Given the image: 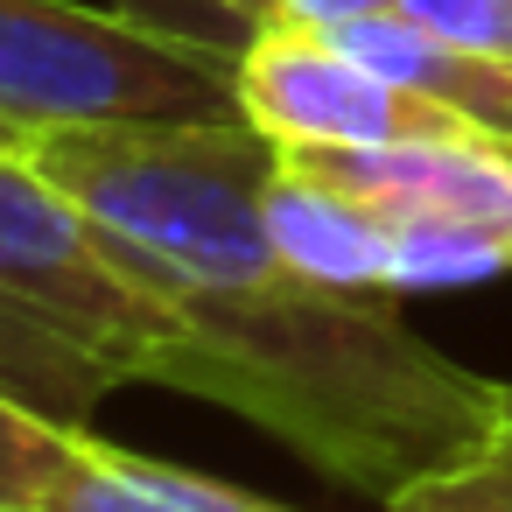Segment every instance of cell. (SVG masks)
<instances>
[{"mask_svg":"<svg viewBox=\"0 0 512 512\" xmlns=\"http://www.w3.org/2000/svg\"><path fill=\"white\" fill-rule=\"evenodd\" d=\"M29 155L183 323L169 386L246 414L344 491L386 505L498 421L505 379L435 351L407 295L337 288L274 246L260 183L281 148L260 127H71Z\"/></svg>","mask_w":512,"mask_h":512,"instance_id":"6da1fadb","label":"cell"},{"mask_svg":"<svg viewBox=\"0 0 512 512\" xmlns=\"http://www.w3.org/2000/svg\"><path fill=\"white\" fill-rule=\"evenodd\" d=\"M183 323L106 253L85 204L29 155H0V393L92 428L120 386H169Z\"/></svg>","mask_w":512,"mask_h":512,"instance_id":"7a4b0ae2","label":"cell"},{"mask_svg":"<svg viewBox=\"0 0 512 512\" xmlns=\"http://www.w3.org/2000/svg\"><path fill=\"white\" fill-rule=\"evenodd\" d=\"M0 120L29 141L71 127H239V50L106 0H0Z\"/></svg>","mask_w":512,"mask_h":512,"instance_id":"3957f363","label":"cell"},{"mask_svg":"<svg viewBox=\"0 0 512 512\" xmlns=\"http://www.w3.org/2000/svg\"><path fill=\"white\" fill-rule=\"evenodd\" d=\"M239 106L274 148H379V141H442L477 134L449 106L372 71L330 29L267 22L239 50Z\"/></svg>","mask_w":512,"mask_h":512,"instance_id":"277c9868","label":"cell"},{"mask_svg":"<svg viewBox=\"0 0 512 512\" xmlns=\"http://www.w3.org/2000/svg\"><path fill=\"white\" fill-rule=\"evenodd\" d=\"M281 162L379 218L477 225L512 246V141L442 134V141H379V148H281Z\"/></svg>","mask_w":512,"mask_h":512,"instance_id":"5b68a950","label":"cell"},{"mask_svg":"<svg viewBox=\"0 0 512 512\" xmlns=\"http://www.w3.org/2000/svg\"><path fill=\"white\" fill-rule=\"evenodd\" d=\"M344 50H358L372 71L400 78L407 92L449 106L463 127L491 134V141H512V57H491V50H470V43H449L435 29H421L414 15H365V22H344L330 29Z\"/></svg>","mask_w":512,"mask_h":512,"instance_id":"8992f818","label":"cell"},{"mask_svg":"<svg viewBox=\"0 0 512 512\" xmlns=\"http://www.w3.org/2000/svg\"><path fill=\"white\" fill-rule=\"evenodd\" d=\"M43 512H295V505L239 491L225 477H197L183 463H155L141 449L106 442L99 428H78Z\"/></svg>","mask_w":512,"mask_h":512,"instance_id":"52a82bcc","label":"cell"},{"mask_svg":"<svg viewBox=\"0 0 512 512\" xmlns=\"http://www.w3.org/2000/svg\"><path fill=\"white\" fill-rule=\"evenodd\" d=\"M260 218H267L274 246L295 267H309V274H323L337 288H393V232H386V218L351 204V197H337V190H323V183H309V176H295L288 162H274V176L260 183Z\"/></svg>","mask_w":512,"mask_h":512,"instance_id":"ba28073f","label":"cell"},{"mask_svg":"<svg viewBox=\"0 0 512 512\" xmlns=\"http://www.w3.org/2000/svg\"><path fill=\"white\" fill-rule=\"evenodd\" d=\"M379 512H512V379H505V400H498V421L484 428V442H470L456 463L414 477Z\"/></svg>","mask_w":512,"mask_h":512,"instance_id":"9c48e42d","label":"cell"},{"mask_svg":"<svg viewBox=\"0 0 512 512\" xmlns=\"http://www.w3.org/2000/svg\"><path fill=\"white\" fill-rule=\"evenodd\" d=\"M71 442H78V428H57L0 393V512H43Z\"/></svg>","mask_w":512,"mask_h":512,"instance_id":"30bf717a","label":"cell"},{"mask_svg":"<svg viewBox=\"0 0 512 512\" xmlns=\"http://www.w3.org/2000/svg\"><path fill=\"white\" fill-rule=\"evenodd\" d=\"M400 15H414L421 29H435L449 43L512 57V0H400Z\"/></svg>","mask_w":512,"mask_h":512,"instance_id":"8fae6325","label":"cell"},{"mask_svg":"<svg viewBox=\"0 0 512 512\" xmlns=\"http://www.w3.org/2000/svg\"><path fill=\"white\" fill-rule=\"evenodd\" d=\"M106 8H127L141 22H162V29H183V36H211V43H232V50L253 43V22L232 15L225 0H106Z\"/></svg>","mask_w":512,"mask_h":512,"instance_id":"7c38bea8","label":"cell"},{"mask_svg":"<svg viewBox=\"0 0 512 512\" xmlns=\"http://www.w3.org/2000/svg\"><path fill=\"white\" fill-rule=\"evenodd\" d=\"M400 0H274V22H309V29H344L365 15H393Z\"/></svg>","mask_w":512,"mask_h":512,"instance_id":"4fadbf2b","label":"cell"},{"mask_svg":"<svg viewBox=\"0 0 512 512\" xmlns=\"http://www.w3.org/2000/svg\"><path fill=\"white\" fill-rule=\"evenodd\" d=\"M225 8H232V15H246L253 29H267V22H274V0H225Z\"/></svg>","mask_w":512,"mask_h":512,"instance_id":"5bb4252c","label":"cell"},{"mask_svg":"<svg viewBox=\"0 0 512 512\" xmlns=\"http://www.w3.org/2000/svg\"><path fill=\"white\" fill-rule=\"evenodd\" d=\"M15 148H36V141H29L22 127H8V120H0V155H15Z\"/></svg>","mask_w":512,"mask_h":512,"instance_id":"9a60e30c","label":"cell"}]
</instances>
